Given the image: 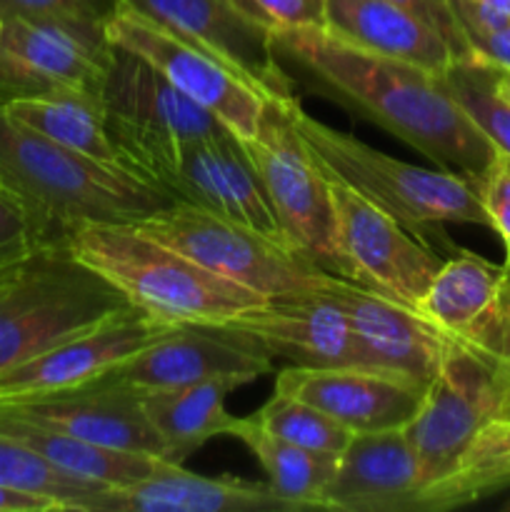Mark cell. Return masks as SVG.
Instances as JSON below:
<instances>
[{"label": "cell", "mask_w": 510, "mask_h": 512, "mask_svg": "<svg viewBox=\"0 0 510 512\" xmlns=\"http://www.w3.org/2000/svg\"><path fill=\"white\" fill-rule=\"evenodd\" d=\"M328 180L338 278L385 295L410 310L418 308L445 260L393 215L348 185Z\"/></svg>", "instance_id": "30bf717a"}, {"label": "cell", "mask_w": 510, "mask_h": 512, "mask_svg": "<svg viewBox=\"0 0 510 512\" xmlns=\"http://www.w3.org/2000/svg\"><path fill=\"white\" fill-rule=\"evenodd\" d=\"M75 512H305L270 483L223 475L205 478L165 463L148 478L113 485L83 500Z\"/></svg>", "instance_id": "44dd1931"}, {"label": "cell", "mask_w": 510, "mask_h": 512, "mask_svg": "<svg viewBox=\"0 0 510 512\" xmlns=\"http://www.w3.org/2000/svg\"><path fill=\"white\" fill-rule=\"evenodd\" d=\"M395 5L405 8L408 13H413L415 18L423 20L425 25L435 30L445 43L453 50L455 60L458 58H470L468 43L463 38V30H460L458 18H455V10L450 0H393Z\"/></svg>", "instance_id": "74e56055"}, {"label": "cell", "mask_w": 510, "mask_h": 512, "mask_svg": "<svg viewBox=\"0 0 510 512\" xmlns=\"http://www.w3.org/2000/svg\"><path fill=\"white\" fill-rule=\"evenodd\" d=\"M0 408L85 443L128 453H148L173 463L168 445L145 418L140 393L108 378H98L95 383L65 393L10 400L0 403Z\"/></svg>", "instance_id": "d6986e66"}, {"label": "cell", "mask_w": 510, "mask_h": 512, "mask_svg": "<svg viewBox=\"0 0 510 512\" xmlns=\"http://www.w3.org/2000/svg\"><path fill=\"white\" fill-rule=\"evenodd\" d=\"M418 463L403 428L355 433L323 493L325 510L413 512Z\"/></svg>", "instance_id": "7402d4cb"}, {"label": "cell", "mask_w": 510, "mask_h": 512, "mask_svg": "<svg viewBox=\"0 0 510 512\" xmlns=\"http://www.w3.org/2000/svg\"><path fill=\"white\" fill-rule=\"evenodd\" d=\"M443 83L480 133L510 155V103L495 90V65L478 58H458L443 70Z\"/></svg>", "instance_id": "f1b7e54d"}, {"label": "cell", "mask_w": 510, "mask_h": 512, "mask_svg": "<svg viewBox=\"0 0 510 512\" xmlns=\"http://www.w3.org/2000/svg\"><path fill=\"white\" fill-rule=\"evenodd\" d=\"M480 203L488 213L490 230L500 238H510V155L495 153L485 178L478 183Z\"/></svg>", "instance_id": "8d00e7d4"}, {"label": "cell", "mask_w": 510, "mask_h": 512, "mask_svg": "<svg viewBox=\"0 0 510 512\" xmlns=\"http://www.w3.org/2000/svg\"><path fill=\"white\" fill-rule=\"evenodd\" d=\"M220 325L248 335L273 360H288L298 368L370 365L343 308L323 293L265 300Z\"/></svg>", "instance_id": "ac0fdd59"}, {"label": "cell", "mask_w": 510, "mask_h": 512, "mask_svg": "<svg viewBox=\"0 0 510 512\" xmlns=\"http://www.w3.org/2000/svg\"><path fill=\"white\" fill-rule=\"evenodd\" d=\"M0 512H63V505L53 498L23 493L0 485Z\"/></svg>", "instance_id": "f35d334b"}, {"label": "cell", "mask_w": 510, "mask_h": 512, "mask_svg": "<svg viewBox=\"0 0 510 512\" xmlns=\"http://www.w3.org/2000/svg\"><path fill=\"white\" fill-rule=\"evenodd\" d=\"M508 510H510V503H508Z\"/></svg>", "instance_id": "f6af8a7d"}, {"label": "cell", "mask_w": 510, "mask_h": 512, "mask_svg": "<svg viewBox=\"0 0 510 512\" xmlns=\"http://www.w3.org/2000/svg\"><path fill=\"white\" fill-rule=\"evenodd\" d=\"M0 433L28 445L30 450H35L40 458H45L63 473L80 480H90V483L108 485V488L138 483L168 463V460L148 453H128V450L85 443L73 435L48 428V425L18 418L3 408H0Z\"/></svg>", "instance_id": "d4e9b609"}, {"label": "cell", "mask_w": 510, "mask_h": 512, "mask_svg": "<svg viewBox=\"0 0 510 512\" xmlns=\"http://www.w3.org/2000/svg\"><path fill=\"white\" fill-rule=\"evenodd\" d=\"M505 245V265H510V238H503Z\"/></svg>", "instance_id": "7bdbcfd3"}, {"label": "cell", "mask_w": 510, "mask_h": 512, "mask_svg": "<svg viewBox=\"0 0 510 512\" xmlns=\"http://www.w3.org/2000/svg\"><path fill=\"white\" fill-rule=\"evenodd\" d=\"M118 0H0V18H78L103 23Z\"/></svg>", "instance_id": "836d02e7"}, {"label": "cell", "mask_w": 510, "mask_h": 512, "mask_svg": "<svg viewBox=\"0 0 510 512\" xmlns=\"http://www.w3.org/2000/svg\"><path fill=\"white\" fill-rule=\"evenodd\" d=\"M495 90L505 103H510V68H495Z\"/></svg>", "instance_id": "ab89813d"}, {"label": "cell", "mask_w": 510, "mask_h": 512, "mask_svg": "<svg viewBox=\"0 0 510 512\" xmlns=\"http://www.w3.org/2000/svg\"><path fill=\"white\" fill-rule=\"evenodd\" d=\"M503 273L505 265H495L473 253L445 260L415 313L443 333L463 338L493 305Z\"/></svg>", "instance_id": "83f0119b"}, {"label": "cell", "mask_w": 510, "mask_h": 512, "mask_svg": "<svg viewBox=\"0 0 510 512\" xmlns=\"http://www.w3.org/2000/svg\"><path fill=\"white\" fill-rule=\"evenodd\" d=\"M5 113L25 128L45 135L53 143L90 155L103 163H120V155L105 128L103 98L83 93L20 95L5 100ZM123 165V163H120Z\"/></svg>", "instance_id": "484cf974"}, {"label": "cell", "mask_w": 510, "mask_h": 512, "mask_svg": "<svg viewBox=\"0 0 510 512\" xmlns=\"http://www.w3.org/2000/svg\"><path fill=\"white\" fill-rule=\"evenodd\" d=\"M240 385H245L243 380L225 375L140 395L145 418L168 445L175 465H183L208 440L230 435L235 418L225 408V398Z\"/></svg>", "instance_id": "cb8c5ba5"}, {"label": "cell", "mask_w": 510, "mask_h": 512, "mask_svg": "<svg viewBox=\"0 0 510 512\" xmlns=\"http://www.w3.org/2000/svg\"><path fill=\"white\" fill-rule=\"evenodd\" d=\"M458 340L510 370V265H505L498 295H495L488 313Z\"/></svg>", "instance_id": "d6a6232c"}, {"label": "cell", "mask_w": 510, "mask_h": 512, "mask_svg": "<svg viewBox=\"0 0 510 512\" xmlns=\"http://www.w3.org/2000/svg\"><path fill=\"white\" fill-rule=\"evenodd\" d=\"M230 438H238L253 453L275 493L303 505L305 510H325L323 493L335 473L338 455L315 453L278 438L260 425L255 415L235 418Z\"/></svg>", "instance_id": "4316f807"}, {"label": "cell", "mask_w": 510, "mask_h": 512, "mask_svg": "<svg viewBox=\"0 0 510 512\" xmlns=\"http://www.w3.org/2000/svg\"><path fill=\"white\" fill-rule=\"evenodd\" d=\"M495 418H500V420H508L510 423V378H508V383H505V390H503V395H500V403H498V410H495Z\"/></svg>", "instance_id": "60d3db41"}, {"label": "cell", "mask_w": 510, "mask_h": 512, "mask_svg": "<svg viewBox=\"0 0 510 512\" xmlns=\"http://www.w3.org/2000/svg\"><path fill=\"white\" fill-rule=\"evenodd\" d=\"M133 225L210 273L268 300L320 295L335 278L293 245L180 200Z\"/></svg>", "instance_id": "8992f818"}, {"label": "cell", "mask_w": 510, "mask_h": 512, "mask_svg": "<svg viewBox=\"0 0 510 512\" xmlns=\"http://www.w3.org/2000/svg\"><path fill=\"white\" fill-rule=\"evenodd\" d=\"M158 188L180 203L288 243L243 143L228 130L185 150L183 158L158 180Z\"/></svg>", "instance_id": "e0dca14e"}, {"label": "cell", "mask_w": 510, "mask_h": 512, "mask_svg": "<svg viewBox=\"0 0 510 512\" xmlns=\"http://www.w3.org/2000/svg\"><path fill=\"white\" fill-rule=\"evenodd\" d=\"M325 28L353 48L443 73L455 60L430 25L393 0H325Z\"/></svg>", "instance_id": "603a6c76"}, {"label": "cell", "mask_w": 510, "mask_h": 512, "mask_svg": "<svg viewBox=\"0 0 510 512\" xmlns=\"http://www.w3.org/2000/svg\"><path fill=\"white\" fill-rule=\"evenodd\" d=\"M40 245L30 218L18 200L0 188V270L20 263Z\"/></svg>", "instance_id": "e575fe53"}, {"label": "cell", "mask_w": 510, "mask_h": 512, "mask_svg": "<svg viewBox=\"0 0 510 512\" xmlns=\"http://www.w3.org/2000/svg\"><path fill=\"white\" fill-rule=\"evenodd\" d=\"M0 188L30 218L40 248L65 245L80 223H138L175 200L120 163L53 143L0 105Z\"/></svg>", "instance_id": "7a4b0ae2"}, {"label": "cell", "mask_w": 510, "mask_h": 512, "mask_svg": "<svg viewBox=\"0 0 510 512\" xmlns=\"http://www.w3.org/2000/svg\"><path fill=\"white\" fill-rule=\"evenodd\" d=\"M268 373L273 358L248 335L223 325H178L103 378L143 395L225 375L248 385Z\"/></svg>", "instance_id": "9a60e30c"}, {"label": "cell", "mask_w": 510, "mask_h": 512, "mask_svg": "<svg viewBox=\"0 0 510 512\" xmlns=\"http://www.w3.org/2000/svg\"><path fill=\"white\" fill-rule=\"evenodd\" d=\"M103 108L120 163L155 185L185 150L228 130L158 70L123 48H115L103 85Z\"/></svg>", "instance_id": "52a82bcc"}, {"label": "cell", "mask_w": 510, "mask_h": 512, "mask_svg": "<svg viewBox=\"0 0 510 512\" xmlns=\"http://www.w3.org/2000/svg\"><path fill=\"white\" fill-rule=\"evenodd\" d=\"M255 418L278 438L325 455H340L355 435L323 410L283 390H275Z\"/></svg>", "instance_id": "4dcf8cb0"}, {"label": "cell", "mask_w": 510, "mask_h": 512, "mask_svg": "<svg viewBox=\"0 0 510 512\" xmlns=\"http://www.w3.org/2000/svg\"><path fill=\"white\" fill-rule=\"evenodd\" d=\"M103 28L115 48L145 60L170 85L220 120V125H225L235 138H253L265 95L233 73L223 60L145 18L125 0H118L113 13L103 20Z\"/></svg>", "instance_id": "7c38bea8"}, {"label": "cell", "mask_w": 510, "mask_h": 512, "mask_svg": "<svg viewBox=\"0 0 510 512\" xmlns=\"http://www.w3.org/2000/svg\"><path fill=\"white\" fill-rule=\"evenodd\" d=\"M275 390L315 405L350 433H375L405 428L418 413L428 383L380 365H290L278 370Z\"/></svg>", "instance_id": "2e32d148"}, {"label": "cell", "mask_w": 510, "mask_h": 512, "mask_svg": "<svg viewBox=\"0 0 510 512\" xmlns=\"http://www.w3.org/2000/svg\"><path fill=\"white\" fill-rule=\"evenodd\" d=\"M343 308L365 360L430 383L453 335L443 333L415 310L335 275L323 290Z\"/></svg>", "instance_id": "ffe728a7"}, {"label": "cell", "mask_w": 510, "mask_h": 512, "mask_svg": "<svg viewBox=\"0 0 510 512\" xmlns=\"http://www.w3.org/2000/svg\"><path fill=\"white\" fill-rule=\"evenodd\" d=\"M480 5H488V8L500 10V13H508L510 15V0H475Z\"/></svg>", "instance_id": "b9f144b4"}, {"label": "cell", "mask_w": 510, "mask_h": 512, "mask_svg": "<svg viewBox=\"0 0 510 512\" xmlns=\"http://www.w3.org/2000/svg\"><path fill=\"white\" fill-rule=\"evenodd\" d=\"M470 58L495 68H510V15L475 0H450Z\"/></svg>", "instance_id": "1f68e13d"}, {"label": "cell", "mask_w": 510, "mask_h": 512, "mask_svg": "<svg viewBox=\"0 0 510 512\" xmlns=\"http://www.w3.org/2000/svg\"><path fill=\"white\" fill-rule=\"evenodd\" d=\"M155 20L223 60L265 98H295L298 85L280 68L270 43V28L250 18L235 0H125Z\"/></svg>", "instance_id": "5bb4252c"}, {"label": "cell", "mask_w": 510, "mask_h": 512, "mask_svg": "<svg viewBox=\"0 0 510 512\" xmlns=\"http://www.w3.org/2000/svg\"><path fill=\"white\" fill-rule=\"evenodd\" d=\"M510 370L453 338L438 373L428 383L405 438L418 463V503L425 490L443 483L460 465L473 440L498 410Z\"/></svg>", "instance_id": "9c48e42d"}, {"label": "cell", "mask_w": 510, "mask_h": 512, "mask_svg": "<svg viewBox=\"0 0 510 512\" xmlns=\"http://www.w3.org/2000/svg\"><path fill=\"white\" fill-rule=\"evenodd\" d=\"M65 245L133 308L165 325H220L268 300L210 273L133 223H80Z\"/></svg>", "instance_id": "3957f363"}, {"label": "cell", "mask_w": 510, "mask_h": 512, "mask_svg": "<svg viewBox=\"0 0 510 512\" xmlns=\"http://www.w3.org/2000/svg\"><path fill=\"white\" fill-rule=\"evenodd\" d=\"M0 485L58 500L63 505V512H75L83 500L108 488V485L90 483V480L63 473L45 458H40L35 450H30L28 445L3 433H0Z\"/></svg>", "instance_id": "f546056e"}, {"label": "cell", "mask_w": 510, "mask_h": 512, "mask_svg": "<svg viewBox=\"0 0 510 512\" xmlns=\"http://www.w3.org/2000/svg\"><path fill=\"white\" fill-rule=\"evenodd\" d=\"M113 58L115 45L98 20L8 18L0 35V103L43 93L103 98Z\"/></svg>", "instance_id": "8fae6325"}, {"label": "cell", "mask_w": 510, "mask_h": 512, "mask_svg": "<svg viewBox=\"0 0 510 512\" xmlns=\"http://www.w3.org/2000/svg\"><path fill=\"white\" fill-rule=\"evenodd\" d=\"M265 28L325 25V0H235Z\"/></svg>", "instance_id": "d590c367"}, {"label": "cell", "mask_w": 510, "mask_h": 512, "mask_svg": "<svg viewBox=\"0 0 510 512\" xmlns=\"http://www.w3.org/2000/svg\"><path fill=\"white\" fill-rule=\"evenodd\" d=\"M0 35H3V18H0Z\"/></svg>", "instance_id": "ee69618b"}, {"label": "cell", "mask_w": 510, "mask_h": 512, "mask_svg": "<svg viewBox=\"0 0 510 512\" xmlns=\"http://www.w3.org/2000/svg\"><path fill=\"white\" fill-rule=\"evenodd\" d=\"M295 128L328 178L368 198L420 238L428 225L470 223L490 228L478 185L450 170H430L390 158L363 140L310 118L295 105Z\"/></svg>", "instance_id": "5b68a950"}, {"label": "cell", "mask_w": 510, "mask_h": 512, "mask_svg": "<svg viewBox=\"0 0 510 512\" xmlns=\"http://www.w3.org/2000/svg\"><path fill=\"white\" fill-rule=\"evenodd\" d=\"M133 305L103 275L45 245L0 270V373Z\"/></svg>", "instance_id": "277c9868"}, {"label": "cell", "mask_w": 510, "mask_h": 512, "mask_svg": "<svg viewBox=\"0 0 510 512\" xmlns=\"http://www.w3.org/2000/svg\"><path fill=\"white\" fill-rule=\"evenodd\" d=\"M270 43L295 85L388 130L440 170L475 185L485 178L498 148L455 103L440 73L353 48L325 25L273 28Z\"/></svg>", "instance_id": "6da1fadb"}, {"label": "cell", "mask_w": 510, "mask_h": 512, "mask_svg": "<svg viewBox=\"0 0 510 512\" xmlns=\"http://www.w3.org/2000/svg\"><path fill=\"white\" fill-rule=\"evenodd\" d=\"M298 98H265L258 130L240 140L283 235L295 250L338 275L330 180L295 128Z\"/></svg>", "instance_id": "ba28073f"}, {"label": "cell", "mask_w": 510, "mask_h": 512, "mask_svg": "<svg viewBox=\"0 0 510 512\" xmlns=\"http://www.w3.org/2000/svg\"><path fill=\"white\" fill-rule=\"evenodd\" d=\"M173 328L178 325L160 323L138 308L120 310L103 323L70 335L0 373V403L65 393L95 383Z\"/></svg>", "instance_id": "4fadbf2b"}]
</instances>
